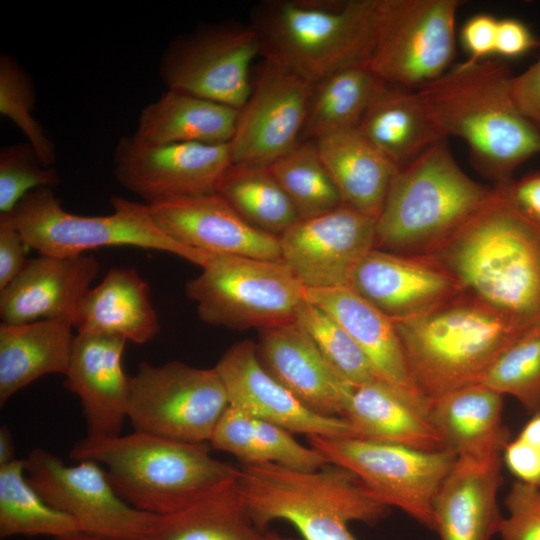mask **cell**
I'll list each match as a JSON object with an SVG mask.
<instances>
[{"label":"cell","mask_w":540,"mask_h":540,"mask_svg":"<svg viewBox=\"0 0 540 540\" xmlns=\"http://www.w3.org/2000/svg\"><path fill=\"white\" fill-rule=\"evenodd\" d=\"M15 460L14 444L11 431L7 426L0 429V467Z\"/></svg>","instance_id":"816d5d0a"},{"label":"cell","mask_w":540,"mask_h":540,"mask_svg":"<svg viewBox=\"0 0 540 540\" xmlns=\"http://www.w3.org/2000/svg\"><path fill=\"white\" fill-rule=\"evenodd\" d=\"M230 406L294 434L328 438H356L341 417L319 415L304 406L262 366L256 344L235 343L215 366Z\"/></svg>","instance_id":"d6986e66"},{"label":"cell","mask_w":540,"mask_h":540,"mask_svg":"<svg viewBox=\"0 0 540 540\" xmlns=\"http://www.w3.org/2000/svg\"><path fill=\"white\" fill-rule=\"evenodd\" d=\"M27 247L10 213H0V291L25 268Z\"/></svg>","instance_id":"ee69618b"},{"label":"cell","mask_w":540,"mask_h":540,"mask_svg":"<svg viewBox=\"0 0 540 540\" xmlns=\"http://www.w3.org/2000/svg\"><path fill=\"white\" fill-rule=\"evenodd\" d=\"M305 296L346 330L380 379L423 397L411 378L392 318L348 286L306 289Z\"/></svg>","instance_id":"4316f807"},{"label":"cell","mask_w":540,"mask_h":540,"mask_svg":"<svg viewBox=\"0 0 540 540\" xmlns=\"http://www.w3.org/2000/svg\"><path fill=\"white\" fill-rule=\"evenodd\" d=\"M502 453L457 457L433 503L441 540H490L503 516L498 506Z\"/></svg>","instance_id":"cb8c5ba5"},{"label":"cell","mask_w":540,"mask_h":540,"mask_svg":"<svg viewBox=\"0 0 540 540\" xmlns=\"http://www.w3.org/2000/svg\"><path fill=\"white\" fill-rule=\"evenodd\" d=\"M269 168L290 199L299 220L322 215L343 205L315 141H300Z\"/></svg>","instance_id":"74e56055"},{"label":"cell","mask_w":540,"mask_h":540,"mask_svg":"<svg viewBox=\"0 0 540 540\" xmlns=\"http://www.w3.org/2000/svg\"><path fill=\"white\" fill-rule=\"evenodd\" d=\"M237 484L260 531L274 520H284L304 540H357L350 522L372 525L389 509L356 474L331 463L312 471L274 463L242 464Z\"/></svg>","instance_id":"277c9868"},{"label":"cell","mask_w":540,"mask_h":540,"mask_svg":"<svg viewBox=\"0 0 540 540\" xmlns=\"http://www.w3.org/2000/svg\"><path fill=\"white\" fill-rule=\"evenodd\" d=\"M495 194L472 180L446 139L426 149L394 175L376 220L375 248L422 256L433 250Z\"/></svg>","instance_id":"52a82bcc"},{"label":"cell","mask_w":540,"mask_h":540,"mask_svg":"<svg viewBox=\"0 0 540 540\" xmlns=\"http://www.w3.org/2000/svg\"><path fill=\"white\" fill-rule=\"evenodd\" d=\"M356 438L419 450H445L428 417V402L380 378L354 388L342 415Z\"/></svg>","instance_id":"d4e9b609"},{"label":"cell","mask_w":540,"mask_h":540,"mask_svg":"<svg viewBox=\"0 0 540 540\" xmlns=\"http://www.w3.org/2000/svg\"><path fill=\"white\" fill-rule=\"evenodd\" d=\"M59 183L57 170L43 165L28 142L1 148L0 213L11 212L31 191Z\"/></svg>","instance_id":"b9f144b4"},{"label":"cell","mask_w":540,"mask_h":540,"mask_svg":"<svg viewBox=\"0 0 540 540\" xmlns=\"http://www.w3.org/2000/svg\"><path fill=\"white\" fill-rule=\"evenodd\" d=\"M357 129L398 168L445 139L415 90L387 83L374 97Z\"/></svg>","instance_id":"1f68e13d"},{"label":"cell","mask_w":540,"mask_h":540,"mask_svg":"<svg viewBox=\"0 0 540 540\" xmlns=\"http://www.w3.org/2000/svg\"><path fill=\"white\" fill-rule=\"evenodd\" d=\"M517 436L540 449V413L532 414Z\"/></svg>","instance_id":"f907efd6"},{"label":"cell","mask_w":540,"mask_h":540,"mask_svg":"<svg viewBox=\"0 0 540 540\" xmlns=\"http://www.w3.org/2000/svg\"><path fill=\"white\" fill-rule=\"evenodd\" d=\"M502 397L476 383L427 401L428 417L444 449L456 457L502 453L510 440Z\"/></svg>","instance_id":"83f0119b"},{"label":"cell","mask_w":540,"mask_h":540,"mask_svg":"<svg viewBox=\"0 0 540 540\" xmlns=\"http://www.w3.org/2000/svg\"><path fill=\"white\" fill-rule=\"evenodd\" d=\"M51 540H118L110 537L100 536L87 532H75L58 537H53Z\"/></svg>","instance_id":"f5cc1de1"},{"label":"cell","mask_w":540,"mask_h":540,"mask_svg":"<svg viewBox=\"0 0 540 540\" xmlns=\"http://www.w3.org/2000/svg\"><path fill=\"white\" fill-rule=\"evenodd\" d=\"M331 464L354 474L388 507H397L434 530L433 503L456 461L447 450L425 451L360 438L308 436Z\"/></svg>","instance_id":"7c38bea8"},{"label":"cell","mask_w":540,"mask_h":540,"mask_svg":"<svg viewBox=\"0 0 540 540\" xmlns=\"http://www.w3.org/2000/svg\"><path fill=\"white\" fill-rule=\"evenodd\" d=\"M513 203L528 217L540 223V172L504 186Z\"/></svg>","instance_id":"681fc988"},{"label":"cell","mask_w":540,"mask_h":540,"mask_svg":"<svg viewBox=\"0 0 540 540\" xmlns=\"http://www.w3.org/2000/svg\"><path fill=\"white\" fill-rule=\"evenodd\" d=\"M215 192L263 232L279 237L299 220L269 166L230 164Z\"/></svg>","instance_id":"d590c367"},{"label":"cell","mask_w":540,"mask_h":540,"mask_svg":"<svg viewBox=\"0 0 540 540\" xmlns=\"http://www.w3.org/2000/svg\"><path fill=\"white\" fill-rule=\"evenodd\" d=\"M498 19L489 14L469 18L461 29V40L468 62H480L495 54Z\"/></svg>","instance_id":"f6af8a7d"},{"label":"cell","mask_w":540,"mask_h":540,"mask_svg":"<svg viewBox=\"0 0 540 540\" xmlns=\"http://www.w3.org/2000/svg\"><path fill=\"white\" fill-rule=\"evenodd\" d=\"M265 370L311 411L341 417L354 386L296 321L263 329L256 344Z\"/></svg>","instance_id":"ffe728a7"},{"label":"cell","mask_w":540,"mask_h":540,"mask_svg":"<svg viewBox=\"0 0 540 540\" xmlns=\"http://www.w3.org/2000/svg\"><path fill=\"white\" fill-rule=\"evenodd\" d=\"M77 334L119 336L136 344L160 330L149 285L132 267H113L82 299L74 321Z\"/></svg>","instance_id":"484cf974"},{"label":"cell","mask_w":540,"mask_h":540,"mask_svg":"<svg viewBox=\"0 0 540 540\" xmlns=\"http://www.w3.org/2000/svg\"><path fill=\"white\" fill-rule=\"evenodd\" d=\"M504 504L498 534L502 540H540V486L514 481Z\"/></svg>","instance_id":"7bdbcfd3"},{"label":"cell","mask_w":540,"mask_h":540,"mask_svg":"<svg viewBox=\"0 0 540 540\" xmlns=\"http://www.w3.org/2000/svg\"><path fill=\"white\" fill-rule=\"evenodd\" d=\"M64 320L0 325V406L47 374L65 375L75 336Z\"/></svg>","instance_id":"f546056e"},{"label":"cell","mask_w":540,"mask_h":540,"mask_svg":"<svg viewBox=\"0 0 540 540\" xmlns=\"http://www.w3.org/2000/svg\"><path fill=\"white\" fill-rule=\"evenodd\" d=\"M69 515L49 505L26 477L25 460L0 467V537L51 536L80 532Z\"/></svg>","instance_id":"8d00e7d4"},{"label":"cell","mask_w":540,"mask_h":540,"mask_svg":"<svg viewBox=\"0 0 540 540\" xmlns=\"http://www.w3.org/2000/svg\"><path fill=\"white\" fill-rule=\"evenodd\" d=\"M35 93L33 84L9 55L0 57V113L9 118L25 135L43 165L52 167L56 148L33 117Z\"/></svg>","instance_id":"60d3db41"},{"label":"cell","mask_w":540,"mask_h":540,"mask_svg":"<svg viewBox=\"0 0 540 540\" xmlns=\"http://www.w3.org/2000/svg\"><path fill=\"white\" fill-rule=\"evenodd\" d=\"M452 235L422 255L497 310L540 323V223L504 186Z\"/></svg>","instance_id":"6da1fadb"},{"label":"cell","mask_w":540,"mask_h":540,"mask_svg":"<svg viewBox=\"0 0 540 540\" xmlns=\"http://www.w3.org/2000/svg\"><path fill=\"white\" fill-rule=\"evenodd\" d=\"M146 205L156 226L181 245L214 255L282 261L279 237L252 226L216 192Z\"/></svg>","instance_id":"ac0fdd59"},{"label":"cell","mask_w":540,"mask_h":540,"mask_svg":"<svg viewBox=\"0 0 540 540\" xmlns=\"http://www.w3.org/2000/svg\"><path fill=\"white\" fill-rule=\"evenodd\" d=\"M229 405L215 367L196 368L180 361L142 362L129 380L127 417L136 432L207 443Z\"/></svg>","instance_id":"30bf717a"},{"label":"cell","mask_w":540,"mask_h":540,"mask_svg":"<svg viewBox=\"0 0 540 540\" xmlns=\"http://www.w3.org/2000/svg\"><path fill=\"white\" fill-rule=\"evenodd\" d=\"M113 212L81 216L63 209L52 188L35 189L9 212L27 247L41 255L70 257L107 246H135L171 253L201 268L213 254L181 245L154 223L148 206L121 197Z\"/></svg>","instance_id":"ba28073f"},{"label":"cell","mask_w":540,"mask_h":540,"mask_svg":"<svg viewBox=\"0 0 540 540\" xmlns=\"http://www.w3.org/2000/svg\"><path fill=\"white\" fill-rule=\"evenodd\" d=\"M540 43L530 29L515 18L498 19L495 54L516 58L528 53Z\"/></svg>","instance_id":"c3c4849f"},{"label":"cell","mask_w":540,"mask_h":540,"mask_svg":"<svg viewBox=\"0 0 540 540\" xmlns=\"http://www.w3.org/2000/svg\"><path fill=\"white\" fill-rule=\"evenodd\" d=\"M343 205L375 220L399 169L356 128L315 140Z\"/></svg>","instance_id":"f1b7e54d"},{"label":"cell","mask_w":540,"mask_h":540,"mask_svg":"<svg viewBox=\"0 0 540 540\" xmlns=\"http://www.w3.org/2000/svg\"><path fill=\"white\" fill-rule=\"evenodd\" d=\"M480 383L514 397L529 413H540V323L516 338L488 368Z\"/></svg>","instance_id":"f35d334b"},{"label":"cell","mask_w":540,"mask_h":540,"mask_svg":"<svg viewBox=\"0 0 540 540\" xmlns=\"http://www.w3.org/2000/svg\"><path fill=\"white\" fill-rule=\"evenodd\" d=\"M74 461L104 464L116 493L137 510L166 515L237 478L239 468L213 458L206 443H186L134 431L89 437L70 451Z\"/></svg>","instance_id":"5b68a950"},{"label":"cell","mask_w":540,"mask_h":540,"mask_svg":"<svg viewBox=\"0 0 540 540\" xmlns=\"http://www.w3.org/2000/svg\"><path fill=\"white\" fill-rule=\"evenodd\" d=\"M295 321L354 387L379 378L361 348L326 311L306 300L297 310Z\"/></svg>","instance_id":"ab89813d"},{"label":"cell","mask_w":540,"mask_h":540,"mask_svg":"<svg viewBox=\"0 0 540 540\" xmlns=\"http://www.w3.org/2000/svg\"><path fill=\"white\" fill-rule=\"evenodd\" d=\"M259 540H296V539L283 537L275 532L265 530L261 533Z\"/></svg>","instance_id":"db71d44e"},{"label":"cell","mask_w":540,"mask_h":540,"mask_svg":"<svg viewBox=\"0 0 540 540\" xmlns=\"http://www.w3.org/2000/svg\"><path fill=\"white\" fill-rule=\"evenodd\" d=\"M385 84L363 64L342 69L315 85L300 141L358 128Z\"/></svg>","instance_id":"e575fe53"},{"label":"cell","mask_w":540,"mask_h":540,"mask_svg":"<svg viewBox=\"0 0 540 540\" xmlns=\"http://www.w3.org/2000/svg\"><path fill=\"white\" fill-rule=\"evenodd\" d=\"M239 110L187 93L167 90L140 113L136 132L152 144H228Z\"/></svg>","instance_id":"4dcf8cb0"},{"label":"cell","mask_w":540,"mask_h":540,"mask_svg":"<svg viewBox=\"0 0 540 540\" xmlns=\"http://www.w3.org/2000/svg\"><path fill=\"white\" fill-rule=\"evenodd\" d=\"M209 444L232 454L242 464L274 463L302 471L316 470L329 464L319 451L297 442L292 433L230 405L219 420Z\"/></svg>","instance_id":"836d02e7"},{"label":"cell","mask_w":540,"mask_h":540,"mask_svg":"<svg viewBox=\"0 0 540 540\" xmlns=\"http://www.w3.org/2000/svg\"><path fill=\"white\" fill-rule=\"evenodd\" d=\"M377 0H268L251 12L263 60L313 86L368 63Z\"/></svg>","instance_id":"8992f818"},{"label":"cell","mask_w":540,"mask_h":540,"mask_svg":"<svg viewBox=\"0 0 540 540\" xmlns=\"http://www.w3.org/2000/svg\"><path fill=\"white\" fill-rule=\"evenodd\" d=\"M261 533L235 478L178 511L157 515L144 540H259Z\"/></svg>","instance_id":"d6a6232c"},{"label":"cell","mask_w":540,"mask_h":540,"mask_svg":"<svg viewBox=\"0 0 540 540\" xmlns=\"http://www.w3.org/2000/svg\"><path fill=\"white\" fill-rule=\"evenodd\" d=\"M376 220L342 205L298 220L279 236L281 259L306 289L349 287L375 248Z\"/></svg>","instance_id":"e0dca14e"},{"label":"cell","mask_w":540,"mask_h":540,"mask_svg":"<svg viewBox=\"0 0 540 540\" xmlns=\"http://www.w3.org/2000/svg\"><path fill=\"white\" fill-rule=\"evenodd\" d=\"M127 340L76 334L64 386L83 408L89 437L119 436L128 413L129 380L121 364Z\"/></svg>","instance_id":"603a6c76"},{"label":"cell","mask_w":540,"mask_h":540,"mask_svg":"<svg viewBox=\"0 0 540 540\" xmlns=\"http://www.w3.org/2000/svg\"><path fill=\"white\" fill-rule=\"evenodd\" d=\"M99 268L98 260L85 254L29 259L23 271L0 291L2 323L64 320L73 325Z\"/></svg>","instance_id":"44dd1931"},{"label":"cell","mask_w":540,"mask_h":540,"mask_svg":"<svg viewBox=\"0 0 540 540\" xmlns=\"http://www.w3.org/2000/svg\"><path fill=\"white\" fill-rule=\"evenodd\" d=\"M260 55L250 24L205 26L165 50L160 75L168 88L240 110L252 89L250 66Z\"/></svg>","instance_id":"4fadbf2b"},{"label":"cell","mask_w":540,"mask_h":540,"mask_svg":"<svg viewBox=\"0 0 540 540\" xmlns=\"http://www.w3.org/2000/svg\"><path fill=\"white\" fill-rule=\"evenodd\" d=\"M502 460L518 481L540 486V449L516 436L504 447Z\"/></svg>","instance_id":"bcb514c9"},{"label":"cell","mask_w":540,"mask_h":540,"mask_svg":"<svg viewBox=\"0 0 540 540\" xmlns=\"http://www.w3.org/2000/svg\"><path fill=\"white\" fill-rule=\"evenodd\" d=\"M186 294L202 321L234 330L294 322L306 301V288L283 261L214 254Z\"/></svg>","instance_id":"9c48e42d"},{"label":"cell","mask_w":540,"mask_h":540,"mask_svg":"<svg viewBox=\"0 0 540 540\" xmlns=\"http://www.w3.org/2000/svg\"><path fill=\"white\" fill-rule=\"evenodd\" d=\"M25 460L28 481L52 507L71 516L82 532L118 540H144L157 515L135 509L113 488L99 463L66 465L42 448Z\"/></svg>","instance_id":"5bb4252c"},{"label":"cell","mask_w":540,"mask_h":540,"mask_svg":"<svg viewBox=\"0 0 540 540\" xmlns=\"http://www.w3.org/2000/svg\"><path fill=\"white\" fill-rule=\"evenodd\" d=\"M349 287L392 319L425 311L464 290L423 256L377 248L358 264Z\"/></svg>","instance_id":"7402d4cb"},{"label":"cell","mask_w":540,"mask_h":540,"mask_svg":"<svg viewBox=\"0 0 540 540\" xmlns=\"http://www.w3.org/2000/svg\"><path fill=\"white\" fill-rule=\"evenodd\" d=\"M513 99L521 113L540 130V57L511 80Z\"/></svg>","instance_id":"7dc6e473"},{"label":"cell","mask_w":540,"mask_h":540,"mask_svg":"<svg viewBox=\"0 0 540 540\" xmlns=\"http://www.w3.org/2000/svg\"><path fill=\"white\" fill-rule=\"evenodd\" d=\"M513 75L500 60H465L414 89L442 136L464 140L473 165L495 187L511 183L519 166L540 155V130L513 99Z\"/></svg>","instance_id":"7a4b0ae2"},{"label":"cell","mask_w":540,"mask_h":540,"mask_svg":"<svg viewBox=\"0 0 540 540\" xmlns=\"http://www.w3.org/2000/svg\"><path fill=\"white\" fill-rule=\"evenodd\" d=\"M459 0H377L369 69L417 89L443 75L455 54Z\"/></svg>","instance_id":"8fae6325"},{"label":"cell","mask_w":540,"mask_h":540,"mask_svg":"<svg viewBox=\"0 0 540 540\" xmlns=\"http://www.w3.org/2000/svg\"><path fill=\"white\" fill-rule=\"evenodd\" d=\"M231 164L228 144H152L134 135L115 147L114 175L145 204L215 192Z\"/></svg>","instance_id":"2e32d148"},{"label":"cell","mask_w":540,"mask_h":540,"mask_svg":"<svg viewBox=\"0 0 540 540\" xmlns=\"http://www.w3.org/2000/svg\"><path fill=\"white\" fill-rule=\"evenodd\" d=\"M314 86L264 60L228 143L231 164L270 166L299 142Z\"/></svg>","instance_id":"9a60e30c"},{"label":"cell","mask_w":540,"mask_h":540,"mask_svg":"<svg viewBox=\"0 0 540 540\" xmlns=\"http://www.w3.org/2000/svg\"><path fill=\"white\" fill-rule=\"evenodd\" d=\"M392 321L411 378L427 401L480 383L496 358L533 326L465 290Z\"/></svg>","instance_id":"3957f363"}]
</instances>
